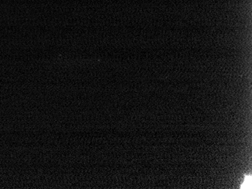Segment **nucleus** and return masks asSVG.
Listing matches in <instances>:
<instances>
[{"label":"nucleus","instance_id":"nucleus-1","mask_svg":"<svg viewBox=\"0 0 252 189\" xmlns=\"http://www.w3.org/2000/svg\"><path fill=\"white\" fill-rule=\"evenodd\" d=\"M252 188V176H246L244 183L241 186V189H251Z\"/></svg>","mask_w":252,"mask_h":189}]
</instances>
